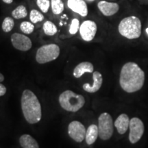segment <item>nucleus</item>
Segmentation results:
<instances>
[{
	"label": "nucleus",
	"instance_id": "4468645a",
	"mask_svg": "<svg viewBox=\"0 0 148 148\" xmlns=\"http://www.w3.org/2000/svg\"><path fill=\"white\" fill-rule=\"evenodd\" d=\"M130 121V120L129 119V116L125 113L121 114L116 118L114 124L118 133L120 134H123L127 132L129 128Z\"/></svg>",
	"mask_w": 148,
	"mask_h": 148
},
{
	"label": "nucleus",
	"instance_id": "5701e85b",
	"mask_svg": "<svg viewBox=\"0 0 148 148\" xmlns=\"http://www.w3.org/2000/svg\"><path fill=\"white\" fill-rule=\"evenodd\" d=\"M20 29L22 32L26 34H29L33 32L34 29V24L29 21H23L20 25Z\"/></svg>",
	"mask_w": 148,
	"mask_h": 148
},
{
	"label": "nucleus",
	"instance_id": "39448f33",
	"mask_svg": "<svg viewBox=\"0 0 148 148\" xmlns=\"http://www.w3.org/2000/svg\"><path fill=\"white\" fill-rule=\"evenodd\" d=\"M59 55V46L56 44H48L38 48L36 53V60L39 64H45L58 58Z\"/></svg>",
	"mask_w": 148,
	"mask_h": 148
},
{
	"label": "nucleus",
	"instance_id": "20e7f679",
	"mask_svg": "<svg viewBox=\"0 0 148 148\" xmlns=\"http://www.w3.org/2000/svg\"><path fill=\"white\" fill-rule=\"evenodd\" d=\"M58 101L64 110L72 112H77L85 104V99L82 95L70 90L62 92L59 96Z\"/></svg>",
	"mask_w": 148,
	"mask_h": 148
},
{
	"label": "nucleus",
	"instance_id": "dca6fc26",
	"mask_svg": "<svg viewBox=\"0 0 148 148\" xmlns=\"http://www.w3.org/2000/svg\"><path fill=\"white\" fill-rule=\"evenodd\" d=\"M99 136L98 133V126L95 124H91L88 126L86 130V136H85V140H86V143L88 145H92L97 140Z\"/></svg>",
	"mask_w": 148,
	"mask_h": 148
},
{
	"label": "nucleus",
	"instance_id": "6e6552de",
	"mask_svg": "<svg viewBox=\"0 0 148 148\" xmlns=\"http://www.w3.org/2000/svg\"><path fill=\"white\" fill-rule=\"evenodd\" d=\"M86 132L84 125L78 121H71L68 125V134L77 143H81L85 139Z\"/></svg>",
	"mask_w": 148,
	"mask_h": 148
},
{
	"label": "nucleus",
	"instance_id": "ddd939ff",
	"mask_svg": "<svg viewBox=\"0 0 148 148\" xmlns=\"http://www.w3.org/2000/svg\"><path fill=\"white\" fill-rule=\"evenodd\" d=\"M93 78V84L90 85L88 83H85L83 85L82 88L85 91L88 92H95L100 89L101 85L103 83V77L99 71L93 72L92 74Z\"/></svg>",
	"mask_w": 148,
	"mask_h": 148
},
{
	"label": "nucleus",
	"instance_id": "a211bd4d",
	"mask_svg": "<svg viewBox=\"0 0 148 148\" xmlns=\"http://www.w3.org/2000/svg\"><path fill=\"white\" fill-rule=\"evenodd\" d=\"M42 29L45 34L47 36H53L58 31L55 24L50 21H47L44 23Z\"/></svg>",
	"mask_w": 148,
	"mask_h": 148
},
{
	"label": "nucleus",
	"instance_id": "f8f14e48",
	"mask_svg": "<svg viewBox=\"0 0 148 148\" xmlns=\"http://www.w3.org/2000/svg\"><path fill=\"white\" fill-rule=\"evenodd\" d=\"M67 5L72 11L80 16H87L88 7L84 0H68Z\"/></svg>",
	"mask_w": 148,
	"mask_h": 148
},
{
	"label": "nucleus",
	"instance_id": "9b49d317",
	"mask_svg": "<svg viewBox=\"0 0 148 148\" xmlns=\"http://www.w3.org/2000/svg\"><path fill=\"white\" fill-rule=\"evenodd\" d=\"M99 11L106 16H110L115 14L119 10V5L115 2H109L106 1H100L97 3Z\"/></svg>",
	"mask_w": 148,
	"mask_h": 148
},
{
	"label": "nucleus",
	"instance_id": "393cba45",
	"mask_svg": "<svg viewBox=\"0 0 148 148\" xmlns=\"http://www.w3.org/2000/svg\"><path fill=\"white\" fill-rule=\"evenodd\" d=\"M79 29V22L77 18H73L71 21V25H70L69 33L71 34H75Z\"/></svg>",
	"mask_w": 148,
	"mask_h": 148
},
{
	"label": "nucleus",
	"instance_id": "412c9836",
	"mask_svg": "<svg viewBox=\"0 0 148 148\" xmlns=\"http://www.w3.org/2000/svg\"><path fill=\"white\" fill-rule=\"evenodd\" d=\"M14 22L13 18L7 16L3 19L2 23V29L4 32H10L13 29Z\"/></svg>",
	"mask_w": 148,
	"mask_h": 148
},
{
	"label": "nucleus",
	"instance_id": "f257e3e1",
	"mask_svg": "<svg viewBox=\"0 0 148 148\" xmlns=\"http://www.w3.org/2000/svg\"><path fill=\"white\" fill-rule=\"evenodd\" d=\"M145 82V73L137 64L128 62L123 66L119 76L122 89L128 93L141 89Z\"/></svg>",
	"mask_w": 148,
	"mask_h": 148
},
{
	"label": "nucleus",
	"instance_id": "aec40b11",
	"mask_svg": "<svg viewBox=\"0 0 148 148\" xmlns=\"http://www.w3.org/2000/svg\"><path fill=\"white\" fill-rule=\"evenodd\" d=\"M51 7L53 13L60 14L64 10V3L62 0H51Z\"/></svg>",
	"mask_w": 148,
	"mask_h": 148
},
{
	"label": "nucleus",
	"instance_id": "b1692460",
	"mask_svg": "<svg viewBox=\"0 0 148 148\" xmlns=\"http://www.w3.org/2000/svg\"><path fill=\"white\" fill-rule=\"evenodd\" d=\"M36 3L40 10L44 13L48 12L51 5V2L49 0H37Z\"/></svg>",
	"mask_w": 148,
	"mask_h": 148
},
{
	"label": "nucleus",
	"instance_id": "c756f323",
	"mask_svg": "<svg viewBox=\"0 0 148 148\" xmlns=\"http://www.w3.org/2000/svg\"><path fill=\"white\" fill-rule=\"evenodd\" d=\"M89 1H94V0H89Z\"/></svg>",
	"mask_w": 148,
	"mask_h": 148
},
{
	"label": "nucleus",
	"instance_id": "c85d7f7f",
	"mask_svg": "<svg viewBox=\"0 0 148 148\" xmlns=\"http://www.w3.org/2000/svg\"><path fill=\"white\" fill-rule=\"evenodd\" d=\"M145 31H146V32H147V34H148V27H147V28H146Z\"/></svg>",
	"mask_w": 148,
	"mask_h": 148
},
{
	"label": "nucleus",
	"instance_id": "9d476101",
	"mask_svg": "<svg viewBox=\"0 0 148 148\" xmlns=\"http://www.w3.org/2000/svg\"><path fill=\"white\" fill-rule=\"evenodd\" d=\"M11 42L12 46L22 51H28L32 46V40L29 37L19 33H14L11 36Z\"/></svg>",
	"mask_w": 148,
	"mask_h": 148
},
{
	"label": "nucleus",
	"instance_id": "bb28decb",
	"mask_svg": "<svg viewBox=\"0 0 148 148\" xmlns=\"http://www.w3.org/2000/svg\"><path fill=\"white\" fill-rule=\"evenodd\" d=\"M2 1L5 3H8V4H10L13 2V0H2Z\"/></svg>",
	"mask_w": 148,
	"mask_h": 148
},
{
	"label": "nucleus",
	"instance_id": "6ab92c4d",
	"mask_svg": "<svg viewBox=\"0 0 148 148\" xmlns=\"http://www.w3.org/2000/svg\"><path fill=\"white\" fill-rule=\"evenodd\" d=\"M27 15V9L23 5H20L13 10L12 12V16L16 19H20L26 17Z\"/></svg>",
	"mask_w": 148,
	"mask_h": 148
},
{
	"label": "nucleus",
	"instance_id": "1a4fd4ad",
	"mask_svg": "<svg viewBox=\"0 0 148 148\" xmlns=\"http://www.w3.org/2000/svg\"><path fill=\"white\" fill-rule=\"evenodd\" d=\"M79 31L83 40L87 42L91 41L97 33V24L91 20H86L81 24Z\"/></svg>",
	"mask_w": 148,
	"mask_h": 148
},
{
	"label": "nucleus",
	"instance_id": "a878e982",
	"mask_svg": "<svg viewBox=\"0 0 148 148\" xmlns=\"http://www.w3.org/2000/svg\"><path fill=\"white\" fill-rule=\"evenodd\" d=\"M6 87H5L3 84H1V83L0 82V97L4 95L5 92H6Z\"/></svg>",
	"mask_w": 148,
	"mask_h": 148
},
{
	"label": "nucleus",
	"instance_id": "2eb2a0df",
	"mask_svg": "<svg viewBox=\"0 0 148 148\" xmlns=\"http://www.w3.org/2000/svg\"><path fill=\"white\" fill-rule=\"evenodd\" d=\"M94 71V66L90 62H82L74 68L73 75L75 78L82 77L85 73H92Z\"/></svg>",
	"mask_w": 148,
	"mask_h": 148
},
{
	"label": "nucleus",
	"instance_id": "cd10ccee",
	"mask_svg": "<svg viewBox=\"0 0 148 148\" xmlns=\"http://www.w3.org/2000/svg\"><path fill=\"white\" fill-rule=\"evenodd\" d=\"M3 80H4V76H3V75L1 73H0V82H3Z\"/></svg>",
	"mask_w": 148,
	"mask_h": 148
},
{
	"label": "nucleus",
	"instance_id": "423d86ee",
	"mask_svg": "<svg viewBox=\"0 0 148 148\" xmlns=\"http://www.w3.org/2000/svg\"><path fill=\"white\" fill-rule=\"evenodd\" d=\"M113 121L108 112H103L98 118V133L101 140L110 139L113 134Z\"/></svg>",
	"mask_w": 148,
	"mask_h": 148
},
{
	"label": "nucleus",
	"instance_id": "4be33fe9",
	"mask_svg": "<svg viewBox=\"0 0 148 148\" xmlns=\"http://www.w3.org/2000/svg\"><path fill=\"white\" fill-rule=\"evenodd\" d=\"M29 19L32 23H36L43 21L44 16L39 11L34 9V10H31L30 14H29Z\"/></svg>",
	"mask_w": 148,
	"mask_h": 148
},
{
	"label": "nucleus",
	"instance_id": "0eeeda50",
	"mask_svg": "<svg viewBox=\"0 0 148 148\" xmlns=\"http://www.w3.org/2000/svg\"><path fill=\"white\" fill-rule=\"evenodd\" d=\"M129 140L131 143L134 144L139 141L143 136L145 127L143 122L138 117H133L130 121Z\"/></svg>",
	"mask_w": 148,
	"mask_h": 148
},
{
	"label": "nucleus",
	"instance_id": "f3484780",
	"mask_svg": "<svg viewBox=\"0 0 148 148\" xmlns=\"http://www.w3.org/2000/svg\"><path fill=\"white\" fill-rule=\"evenodd\" d=\"M19 143L23 148H39L38 143L29 134H23L19 138Z\"/></svg>",
	"mask_w": 148,
	"mask_h": 148
},
{
	"label": "nucleus",
	"instance_id": "7ed1b4c3",
	"mask_svg": "<svg viewBox=\"0 0 148 148\" xmlns=\"http://www.w3.org/2000/svg\"><path fill=\"white\" fill-rule=\"evenodd\" d=\"M142 24L136 16H129L121 20L118 25V30L122 36L127 39H136L141 34Z\"/></svg>",
	"mask_w": 148,
	"mask_h": 148
},
{
	"label": "nucleus",
	"instance_id": "f03ea898",
	"mask_svg": "<svg viewBox=\"0 0 148 148\" xmlns=\"http://www.w3.org/2000/svg\"><path fill=\"white\" fill-rule=\"evenodd\" d=\"M21 103L24 118L27 123L34 124L40 121L42 117L41 106L38 97L32 90H23Z\"/></svg>",
	"mask_w": 148,
	"mask_h": 148
}]
</instances>
